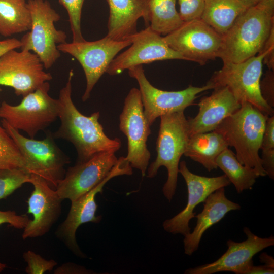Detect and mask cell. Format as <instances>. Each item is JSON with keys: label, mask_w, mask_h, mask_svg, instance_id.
Wrapping results in <instances>:
<instances>
[{"label": "cell", "mask_w": 274, "mask_h": 274, "mask_svg": "<svg viewBox=\"0 0 274 274\" xmlns=\"http://www.w3.org/2000/svg\"><path fill=\"white\" fill-rule=\"evenodd\" d=\"M22 257L27 264L25 269L27 274H43L52 270L57 265L54 260H47L30 250L25 252Z\"/></svg>", "instance_id": "obj_31"}, {"label": "cell", "mask_w": 274, "mask_h": 274, "mask_svg": "<svg viewBox=\"0 0 274 274\" xmlns=\"http://www.w3.org/2000/svg\"><path fill=\"white\" fill-rule=\"evenodd\" d=\"M30 219L25 215H18L14 211L0 210V225L9 224L17 229H23L29 222ZM6 265L0 262V273L6 268Z\"/></svg>", "instance_id": "obj_33"}, {"label": "cell", "mask_w": 274, "mask_h": 274, "mask_svg": "<svg viewBox=\"0 0 274 274\" xmlns=\"http://www.w3.org/2000/svg\"><path fill=\"white\" fill-rule=\"evenodd\" d=\"M240 209L239 204L226 197L224 187L211 193L203 202L202 211L195 215L197 222L193 230L184 236L185 254L192 255L198 249L202 235L209 228L220 221L228 212Z\"/></svg>", "instance_id": "obj_21"}, {"label": "cell", "mask_w": 274, "mask_h": 274, "mask_svg": "<svg viewBox=\"0 0 274 274\" xmlns=\"http://www.w3.org/2000/svg\"><path fill=\"white\" fill-rule=\"evenodd\" d=\"M261 94L266 102L271 108L274 107V72L268 70L260 82Z\"/></svg>", "instance_id": "obj_34"}, {"label": "cell", "mask_w": 274, "mask_h": 274, "mask_svg": "<svg viewBox=\"0 0 274 274\" xmlns=\"http://www.w3.org/2000/svg\"><path fill=\"white\" fill-rule=\"evenodd\" d=\"M130 39L118 41L107 36L94 41L67 43L57 46L60 52L75 57L82 66L85 73L86 86L82 97L83 101L88 100L94 86L106 73L112 60L122 49L129 46Z\"/></svg>", "instance_id": "obj_11"}, {"label": "cell", "mask_w": 274, "mask_h": 274, "mask_svg": "<svg viewBox=\"0 0 274 274\" xmlns=\"http://www.w3.org/2000/svg\"><path fill=\"white\" fill-rule=\"evenodd\" d=\"M128 71L130 77L135 79L139 84L144 115L150 126L162 115L184 111L193 104L198 94L211 89L207 84L201 87L190 85L182 90L164 91L150 83L142 65L132 67Z\"/></svg>", "instance_id": "obj_13"}, {"label": "cell", "mask_w": 274, "mask_h": 274, "mask_svg": "<svg viewBox=\"0 0 274 274\" xmlns=\"http://www.w3.org/2000/svg\"><path fill=\"white\" fill-rule=\"evenodd\" d=\"M248 7L254 6L265 0H242Z\"/></svg>", "instance_id": "obj_42"}, {"label": "cell", "mask_w": 274, "mask_h": 274, "mask_svg": "<svg viewBox=\"0 0 274 274\" xmlns=\"http://www.w3.org/2000/svg\"><path fill=\"white\" fill-rule=\"evenodd\" d=\"M109 8L107 36L115 40L130 39L143 18L147 27L146 0H107Z\"/></svg>", "instance_id": "obj_22"}, {"label": "cell", "mask_w": 274, "mask_h": 274, "mask_svg": "<svg viewBox=\"0 0 274 274\" xmlns=\"http://www.w3.org/2000/svg\"><path fill=\"white\" fill-rule=\"evenodd\" d=\"M49 89L50 84L46 82L23 97L17 105L3 101L0 106V117L15 129L23 130L34 139L39 131L48 127L59 117V100L49 95Z\"/></svg>", "instance_id": "obj_8"}, {"label": "cell", "mask_w": 274, "mask_h": 274, "mask_svg": "<svg viewBox=\"0 0 274 274\" xmlns=\"http://www.w3.org/2000/svg\"><path fill=\"white\" fill-rule=\"evenodd\" d=\"M130 47L111 62L106 71L111 76L118 75L125 70L156 61L170 59L185 60L170 48L163 37L148 26L132 37Z\"/></svg>", "instance_id": "obj_15"}, {"label": "cell", "mask_w": 274, "mask_h": 274, "mask_svg": "<svg viewBox=\"0 0 274 274\" xmlns=\"http://www.w3.org/2000/svg\"><path fill=\"white\" fill-rule=\"evenodd\" d=\"M223 36L201 19L183 22L163 37L167 45L185 60L203 65L219 57Z\"/></svg>", "instance_id": "obj_10"}, {"label": "cell", "mask_w": 274, "mask_h": 274, "mask_svg": "<svg viewBox=\"0 0 274 274\" xmlns=\"http://www.w3.org/2000/svg\"><path fill=\"white\" fill-rule=\"evenodd\" d=\"M117 161L115 152L110 151L98 154L85 161H77L66 170L55 190L62 200L73 201L100 183Z\"/></svg>", "instance_id": "obj_16"}, {"label": "cell", "mask_w": 274, "mask_h": 274, "mask_svg": "<svg viewBox=\"0 0 274 274\" xmlns=\"http://www.w3.org/2000/svg\"><path fill=\"white\" fill-rule=\"evenodd\" d=\"M30 174L20 167L0 169V200L12 194L23 184L30 183Z\"/></svg>", "instance_id": "obj_29"}, {"label": "cell", "mask_w": 274, "mask_h": 274, "mask_svg": "<svg viewBox=\"0 0 274 274\" xmlns=\"http://www.w3.org/2000/svg\"><path fill=\"white\" fill-rule=\"evenodd\" d=\"M132 174V167L126 157H120L109 175L100 183L86 193L71 201L68 213L65 220L58 226L55 235L76 256L87 257L77 242L76 233L77 229L83 224L88 222L99 223L102 219L101 215H96L97 205L95 196L97 194L102 193L105 185L114 177Z\"/></svg>", "instance_id": "obj_9"}, {"label": "cell", "mask_w": 274, "mask_h": 274, "mask_svg": "<svg viewBox=\"0 0 274 274\" xmlns=\"http://www.w3.org/2000/svg\"><path fill=\"white\" fill-rule=\"evenodd\" d=\"M262 165L267 175L271 179H274V149L262 150Z\"/></svg>", "instance_id": "obj_38"}, {"label": "cell", "mask_w": 274, "mask_h": 274, "mask_svg": "<svg viewBox=\"0 0 274 274\" xmlns=\"http://www.w3.org/2000/svg\"><path fill=\"white\" fill-rule=\"evenodd\" d=\"M248 8L242 0H205L201 19L223 36Z\"/></svg>", "instance_id": "obj_24"}, {"label": "cell", "mask_w": 274, "mask_h": 274, "mask_svg": "<svg viewBox=\"0 0 274 274\" xmlns=\"http://www.w3.org/2000/svg\"><path fill=\"white\" fill-rule=\"evenodd\" d=\"M176 0H146L148 25L159 35L166 36L183 21L176 8Z\"/></svg>", "instance_id": "obj_26"}, {"label": "cell", "mask_w": 274, "mask_h": 274, "mask_svg": "<svg viewBox=\"0 0 274 274\" xmlns=\"http://www.w3.org/2000/svg\"><path fill=\"white\" fill-rule=\"evenodd\" d=\"M21 46L20 40L16 38L0 40V56L10 50L20 48Z\"/></svg>", "instance_id": "obj_39"}, {"label": "cell", "mask_w": 274, "mask_h": 274, "mask_svg": "<svg viewBox=\"0 0 274 274\" xmlns=\"http://www.w3.org/2000/svg\"><path fill=\"white\" fill-rule=\"evenodd\" d=\"M1 122L23 156L27 172L41 177L55 189L65 175V165L71 160L57 146L52 133L47 131L44 139L36 140L22 135L4 119Z\"/></svg>", "instance_id": "obj_5"}, {"label": "cell", "mask_w": 274, "mask_h": 274, "mask_svg": "<svg viewBox=\"0 0 274 274\" xmlns=\"http://www.w3.org/2000/svg\"><path fill=\"white\" fill-rule=\"evenodd\" d=\"M179 15L183 22L201 19L205 0H178Z\"/></svg>", "instance_id": "obj_32"}, {"label": "cell", "mask_w": 274, "mask_h": 274, "mask_svg": "<svg viewBox=\"0 0 274 274\" xmlns=\"http://www.w3.org/2000/svg\"><path fill=\"white\" fill-rule=\"evenodd\" d=\"M259 53L264 54L263 64L266 65L268 70L274 71V27L272 28Z\"/></svg>", "instance_id": "obj_35"}, {"label": "cell", "mask_w": 274, "mask_h": 274, "mask_svg": "<svg viewBox=\"0 0 274 274\" xmlns=\"http://www.w3.org/2000/svg\"><path fill=\"white\" fill-rule=\"evenodd\" d=\"M216 163L217 167L224 172L230 183L233 184L238 193L252 189L259 177L253 168L241 164L235 154L228 148L217 157Z\"/></svg>", "instance_id": "obj_27"}, {"label": "cell", "mask_w": 274, "mask_h": 274, "mask_svg": "<svg viewBox=\"0 0 274 274\" xmlns=\"http://www.w3.org/2000/svg\"><path fill=\"white\" fill-rule=\"evenodd\" d=\"M263 57L264 54L259 53L239 63H224L206 84L211 89L226 87L241 104L248 102L268 116L274 115L273 108L266 102L260 90Z\"/></svg>", "instance_id": "obj_6"}, {"label": "cell", "mask_w": 274, "mask_h": 274, "mask_svg": "<svg viewBox=\"0 0 274 274\" xmlns=\"http://www.w3.org/2000/svg\"><path fill=\"white\" fill-rule=\"evenodd\" d=\"M179 173L184 179L187 188L188 199L186 207L173 217L165 220L162 224L164 230L172 234L184 236L190 231V221L195 218L194 210L200 203L216 190L230 184L226 176L208 177L195 174L189 170L185 161L179 163Z\"/></svg>", "instance_id": "obj_17"}, {"label": "cell", "mask_w": 274, "mask_h": 274, "mask_svg": "<svg viewBox=\"0 0 274 274\" xmlns=\"http://www.w3.org/2000/svg\"><path fill=\"white\" fill-rule=\"evenodd\" d=\"M31 17L25 0H0V35L5 37L28 31Z\"/></svg>", "instance_id": "obj_25"}, {"label": "cell", "mask_w": 274, "mask_h": 274, "mask_svg": "<svg viewBox=\"0 0 274 274\" xmlns=\"http://www.w3.org/2000/svg\"><path fill=\"white\" fill-rule=\"evenodd\" d=\"M44 68L34 53L10 50L0 56V86L10 87L16 95L24 97L52 79Z\"/></svg>", "instance_id": "obj_14"}, {"label": "cell", "mask_w": 274, "mask_h": 274, "mask_svg": "<svg viewBox=\"0 0 274 274\" xmlns=\"http://www.w3.org/2000/svg\"><path fill=\"white\" fill-rule=\"evenodd\" d=\"M197 114L188 117L189 136L214 131L227 117L238 110L241 104L226 87L213 89L212 94L202 97L198 104Z\"/></svg>", "instance_id": "obj_20"}, {"label": "cell", "mask_w": 274, "mask_h": 274, "mask_svg": "<svg viewBox=\"0 0 274 274\" xmlns=\"http://www.w3.org/2000/svg\"><path fill=\"white\" fill-rule=\"evenodd\" d=\"M228 147L224 137L215 131L198 133L189 137L184 155L210 172L218 168L216 158Z\"/></svg>", "instance_id": "obj_23"}, {"label": "cell", "mask_w": 274, "mask_h": 274, "mask_svg": "<svg viewBox=\"0 0 274 274\" xmlns=\"http://www.w3.org/2000/svg\"><path fill=\"white\" fill-rule=\"evenodd\" d=\"M29 183L32 184L33 190L27 201V213L32 215L33 219L23 228V239L41 237L47 233L61 213L62 200L55 189L35 174H30Z\"/></svg>", "instance_id": "obj_18"}, {"label": "cell", "mask_w": 274, "mask_h": 274, "mask_svg": "<svg viewBox=\"0 0 274 274\" xmlns=\"http://www.w3.org/2000/svg\"><path fill=\"white\" fill-rule=\"evenodd\" d=\"M274 149V115L267 118L262 137L261 149Z\"/></svg>", "instance_id": "obj_36"}, {"label": "cell", "mask_w": 274, "mask_h": 274, "mask_svg": "<svg viewBox=\"0 0 274 274\" xmlns=\"http://www.w3.org/2000/svg\"><path fill=\"white\" fill-rule=\"evenodd\" d=\"M20 167L27 171L26 161L17 146L0 125V169Z\"/></svg>", "instance_id": "obj_28"}, {"label": "cell", "mask_w": 274, "mask_h": 274, "mask_svg": "<svg viewBox=\"0 0 274 274\" xmlns=\"http://www.w3.org/2000/svg\"><path fill=\"white\" fill-rule=\"evenodd\" d=\"M259 258L260 262L263 263V265L274 269V259L272 256L263 252L260 255Z\"/></svg>", "instance_id": "obj_41"}, {"label": "cell", "mask_w": 274, "mask_h": 274, "mask_svg": "<svg viewBox=\"0 0 274 274\" xmlns=\"http://www.w3.org/2000/svg\"><path fill=\"white\" fill-rule=\"evenodd\" d=\"M274 27V0L248 7L223 36L219 57L239 63L258 54Z\"/></svg>", "instance_id": "obj_2"}, {"label": "cell", "mask_w": 274, "mask_h": 274, "mask_svg": "<svg viewBox=\"0 0 274 274\" xmlns=\"http://www.w3.org/2000/svg\"><path fill=\"white\" fill-rule=\"evenodd\" d=\"M85 0H58L66 10L73 36V42H81L85 40L81 28V12Z\"/></svg>", "instance_id": "obj_30"}, {"label": "cell", "mask_w": 274, "mask_h": 274, "mask_svg": "<svg viewBox=\"0 0 274 274\" xmlns=\"http://www.w3.org/2000/svg\"><path fill=\"white\" fill-rule=\"evenodd\" d=\"M274 269L269 268L264 265H254L253 263L249 265L243 274H273Z\"/></svg>", "instance_id": "obj_40"}, {"label": "cell", "mask_w": 274, "mask_h": 274, "mask_svg": "<svg viewBox=\"0 0 274 274\" xmlns=\"http://www.w3.org/2000/svg\"><path fill=\"white\" fill-rule=\"evenodd\" d=\"M268 117L252 105L244 102L214 130L235 149L239 162L253 168L259 177L266 176L259 152Z\"/></svg>", "instance_id": "obj_3"}, {"label": "cell", "mask_w": 274, "mask_h": 274, "mask_svg": "<svg viewBox=\"0 0 274 274\" xmlns=\"http://www.w3.org/2000/svg\"><path fill=\"white\" fill-rule=\"evenodd\" d=\"M55 274H92L93 270L75 263L67 262L62 264L54 271Z\"/></svg>", "instance_id": "obj_37"}, {"label": "cell", "mask_w": 274, "mask_h": 274, "mask_svg": "<svg viewBox=\"0 0 274 274\" xmlns=\"http://www.w3.org/2000/svg\"><path fill=\"white\" fill-rule=\"evenodd\" d=\"M119 129L127 139L126 158L132 167L145 176L151 157L147 141L151 131L144 115L139 89L131 88L125 98L119 116Z\"/></svg>", "instance_id": "obj_12"}, {"label": "cell", "mask_w": 274, "mask_h": 274, "mask_svg": "<svg viewBox=\"0 0 274 274\" xmlns=\"http://www.w3.org/2000/svg\"><path fill=\"white\" fill-rule=\"evenodd\" d=\"M184 111L169 113L160 117V123L156 141L157 157L148 167L147 177H155L161 166L167 170V179L162 192L169 202L177 188L179 165L189 138L187 120Z\"/></svg>", "instance_id": "obj_4"}, {"label": "cell", "mask_w": 274, "mask_h": 274, "mask_svg": "<svg viewBox=\"0 0 274 274\" xmlns=\"http://www.w3.org/2000/svg\"><path fill=\"white\" fill-rule=\"evenodd\" d=\"M31 17L29 31L20 40L21 50L32 51L46 69L51 68L60 57L57 46L66 42L65 32L58 30L55 23L59 14L47 0H28L27 2Z\"/></svg>", "instance_id": "obj_7"}, {"label": "cell", "mask_w": 274, "mask_h": 274, "mask_svg": "<svg viewBox=\"0 0 274 274\" xmlns=\"http://www.w3.org/2000/svg\"><path fill=\"white\" fill-rule=\"evenodd\" d=\"M73 76L71 70L65 85L59 91L60 125L52 133L54 138L71 143L77 153V161H86L103 152H117L121 146V142L117 138L111 139L105 134L98 121L100 113L94 112L86 116L74 105L72 98Z\"/></svg>", "instance_id": "obj_1"}, {"label": "cell", "mask_w": 274, "mask_h": 274, "mask_svg": "<svg viewBox=\"0 0 274 274\" xmlns=\"http://www.w3.org/2000/svg\"><path fill=\"white\" fill-rule=\"evenodd\" d=\"M246 240L242 242L231 239L227 241V249L216 261L195 267L189 268L186 274H213L222 271H230L243 274L246 268L253 263V257L263 249L274 245V236L262 238L255 235L247 227L243 228Z\"/></svg>", "instance_id": "obj_19"}]
</instances>
